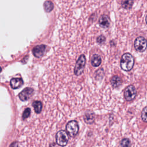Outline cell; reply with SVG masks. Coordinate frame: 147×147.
<instances>
[{"label":"cell","instance_id":"1","mask_svg":"<svg viewBox=\"0 0 147 147\" xmlns=\"http://www.w3.org/2000/svg\"><path fill=\"white\" fill-rule=\"evenodd\" d=\"M134 64V60L133 56L130 53H124L121 60V68L125 71H130L133 67Z\"/></svg>","mask_w":147,"mask_h":147},{"label":"cell","instance_id":"2","mask_svg":"<svg viewBox=\"0 0 147 147\" xmlns=\"http://www.w3.org/2000/svg\"><path fill=\"white\" fill-rule=\"evenodd\" d=\"M86 57L84 55H81L76 61L74 67V74L76 76H79L84 71V69L86 65Z\"/></svg>","mask_w":147,"mask_h":147},{"label":"cell","instance_id":"3","mask_svg":"<svg viewBox=\"0 0 147 147\" xmlns=\"http://www.w3.org/2000/svg\"><path fill=\"white\" fill-rule=\"evenodd\" d=\"M69 140V137L68 133L63 130H61L59 131L56 135V141L57 145L61 146H65L68 144Z\"/></svg>","mask_w":147,"mask_h":147},{"label":"cell","instance_id":"4","mask_svg":"<svg viewBox=\"0 0 147 147\" xmlns=\"http://www.w3.org/2000/svg\"><path fill=\"white\" fill-rule=\"evenodd\" d=\"M65 128L68 134L72 137H75L78 134L79 129L78 123L75 120L69 121L67 123Z\"/></svg>","mask_w":147,"mask_h":147},{"label":"cell","instance_id":"5","mask_svg":"<svg viewBox=\"0 0 147 147\" xmlns=\"http://www.w3.org/2000/svg\"><path fill=\"white\" fill-rule=\"evenodd\" d=\"M134 45L136 51L140 52H144L147 48V41L144 37L139 36L136 38Z\"/></svg>","mask_w":147,"mask_h":147},{"label":"cell","instance_id":"6","mask_svg":"<svg viewBox=\"0 0 147 147\" xmlns=\"http://www.w3.org/2000/svg\"><path fill=\"white\" fill-rule=\"evenodd\" d=\"M136 95V89L133 85L128 86L124 90V96L127 101H131L134 99Z\"/></svg>","mask_w":147,"mask_h":147},{"label":"cell","instance_id":"7","mask_svg":"<svg viewBox=\"0 0 147 147\" xmlns=\"http://www.w3.org/2000/svg\"><path fill=\"white\" fill-rule=\"evenodd\" d=\"M33 89L32 88L27 87L24 88L18 95L19 98L22 101H25L28 100L33 94Z\"/></svg>","mask_w":147,"mask_h":147},{"label":"cell","instance_id":"8","mask_svg":"<svg viewBox=\"0 0 147 147\" xmlns=\"http://www.w3.org/2000/svg\"><path fill=\"white\" fill-rule=\"evenodd\" d=\"M46 50V46L45 45H40L34 47L32 49V53L33 55L37 57H41L44 55V53Z\"/></svg>","mask_w":147,"mask_h":147},{"label":"cell","instance_id":"9","mask_svg":"<svg viewBox=\"0 0 147 147\" xmlns=\"http://www.w3.org/2000/svg\"><path fill=\"white\" fill-rule=\"evenodd\" d=\"M110 24V20L109 17L105 14L102 15L99 20V24L100 26L103 28H108Z\"/></svg>","mask_w":147,"mask_h":147},{"label":"cell","instance_id":"10","mask_svg":"<svg viewBox=\"0 0 147 147\" xmlns=\"http://www.w3.org/2000/svg\"><path fill=\"white\" fill-rule=\"evenodd\" d=\"M10 86L13 89L18 88L23 84V80L21 78H13L10 81Z\"/></svg>","mask_w":147,"mask_h":147},{"label":"cell","instance_id":"11","mask_svg":"<svg viewBox=\"0 0 147 147\" xmlns=\"http://www.w3.org/2000/svg\"><path fill=\"white\" fill-rule=\"evenodd\" d=\"M102 62L101 57L99 55L97 54H94L92 55L91 59V63L94 67H98L100 65Z\"/></svg>","mask_w":147,"mask_h":147},{"label":"cell","instance_id":"12","mask_svg":"<svg viewBox=\"0 0 147 147\" xmlns=\"http://www.w3.org/2000/svg\"><path fill=\"white\" fill-rule=\"evenodd\" d=\"M110 83L113 87H118L122 84V79L118 76L114 75L111 78L110 80Z\"/></svg>","mask_w":147,"mask_h":147},{"label":"cell","instance_id":"13","mask_svg":"<svg viewBox=\"0 0 147 147\" xmlns=\"http://www.w3.org/2000/svg\"><path fill=\"white\" fill-rule=\"evenodd\" d=\"M84 119L85 122L88 124L92 123L95 119L94 113H91V112H88V113H86L84 115Z\"/></svg>","mask_w":147,"mask_h":147},{"label":"cell","instance_id":"14","mask_svg":"<svg viewBox=\"0 0 147 147\" xmlns=\"http://www.w3.org/2000/svg\"><path fill=\"white\" fill-rule=\"evenodd\" d=\"M32 106L34 108V111L37 113L38 114L41 112L42 108V103L40 101L38 100H35L33 101L32 103Z\"/></svg>","mask_w":147,"mask_h":147},{"label":"cell","instance_id":"15","mask_svg":"<svg viewBox=\"0 0 147 147\" xmlns=\"http://www.w3.org/2000/svg\"><path fill=\"white\" fill-rule=\"evenodd\" d=\"M44 8L45 11L50 12L53 8V3L51 1H45L44 3Z\"/></svg>","mask_w":147,"mask_h":147},{"label":"cell","instance_id":"16","mask_svg":"<svg viewBox=\"0 0 147 147\" xmlns=\"http://www.w3.org/2000/svg\"><path fill=\"white\" fill-rule=\"evenodd\" d=\"M120 145L121 147H130L131 142L129 138H125L121 141Z\"/></svg>","mask_w":147,"mask_h":147},{"label":"cell","instance_id":"17","mask_svg":"<svg viewBox=\"0 0 147 147\" xmlns=\"http://www.w3.org/2000/svg\"><path fill=\"white\" fill-rule=\"evenodd\" d=\"M133 3V1H124L122 2V6L125 9H129L131 8Z\"/></svg>","mask_w":147,"mask_h":147},{"label":"cell","instance_id":"18","mask_svg":"<svg viewBox=\"0 0 147 147\" xmlns=\"http://www.w3.org/2000/svg\"><path fill=\"white\" fill-rule=\"evenodd\" d=\"M141 118L143 121L147 122V106L145 107L141 112Z\"/></svg>","mask_w":147,"mask_h":147},{"label":"cell","instance_id":"19","mask_svg":"<svg viewBox=\"0 0 147 147\" xmlns=\"http://www.w3.org/2000/svg\"><path fill=\"white\" fill-rule=\"evenodd\" d=\"M30 112H31V110L30 108L28 107L26 108L24 111L23 112V114H22V119H25L27 118H28L30 114Z\"/></svg>","mask_w":147,"mask_h":147},{"label":"cell","instance_id":"20","mask_svg":"<svg viewBox=\"0 0 147 147\" xmlns=\"http://www.w3.org/2000/svg\"><path fill=\"white\" fill-rule=\"evenodd\" d=\"M106 40V37L103 35H100L99 36L96 38V41L99 44H103L105 42Z\"/></svg>","mask_w":147,"mask_h":147},{"label":"cell","instance_id":"21","mask_svg":"<svg viewBox=\"0 0 147 147\" xmlns=\"http://www.w3.org/2000/svg\"><path fill=\"white\" fill-rule=\"evenodd\" d=\"M9 147H18V142L17 141H14L10 145Z\"/></svg>","mask_w":147,"mask_h":147},{"label":"cell","instance_id":"22","mask_svg":"<svg viewBox=\"0 0 147 147\" xmlns=\"http://www.w3.org/2000/svg\"><path fill=\"white\" fill-rule=\"evenodd\" d=\"M49 147H57V145L55 143H52V144H50Z\"/></svg>","mask_w":147,"mask_h":147},{"label":"cell","instance_id":"23","mask_svg":"<svg viewBox=\"0 0 147 147\" xmlns=\"http://www.w3.org/2000/svg\"><path fill=\"white\" fill-rule=\"evenodd\" d=\"M145 20H146V24H147V16H146V18H145Z\"/></svg>","mask_w":147,"mask_h":147},{"label":"cell","instance_id":"24","mask_svg":"<svg viewBox=\"0 0 147 147\" xmlns=\"http://www.w3.org/2000/svg\"><path fill=\"white\" fill-rule=\"evenodd\" d=\"M1 68L0 67V72H1Z\"/></svg>","mask_w":147,"mask_h":147}]
</instances>
